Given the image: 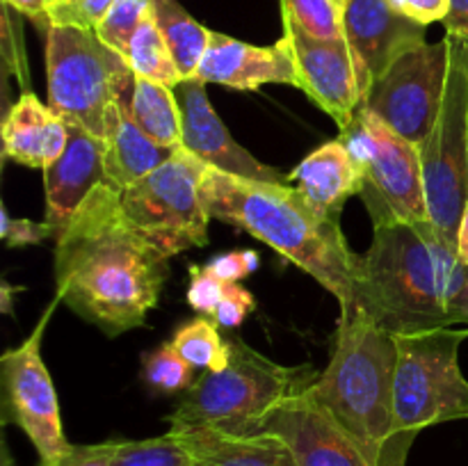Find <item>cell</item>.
Instances as JSON below:
<instances>
[{
	"instance_id": "6da1fadb",
	"label": "cell",
	"mask_w": 468,
	"mask_h": 466,
	"mask_svg": "<svg viewBox=\"0 0 468 466\" xmlns=\"http://www.w3.org/2000/svg\"><path fill=\"white\" fill-rule=\"evenodd\" d=\"M169 274L123 213L119 190L101 183L55 238L58 297L108 336L142 327Z\"/></svg>"
},
{
	"instance_id": "7a4b0ae2",
	"label": "cell",
	"mask_w": 468,
	"mask_h": 466,
	"mask_svg": "<svg viewBox=\"0 0 468 466\" xmlns=\"http://www.w3.org/2000/svg\"><path fill=\"white\" fill-rule=\"evenodd\" d=\"M352 311L393 336L468 323V265L430 219L378 227Z\"/></svg>"
},
{
	"instance_id": "3957f363",
	"label": "cell",
	"mask_w": 468,
	"mask_h": 466,
	"mask_svg": "<svg viewBox=\"0 0 468 466\" xmlns=\"http://www.w3.org/2000/svg\"><path fill=\"white\" fill-rule=\"evenodd\" d=\"M210 217L242 228L304 270L341 304H355L361 256L355 254L341 224L320 217L291 183L251 181L208 167L201 181Z\"/></svg>"
},
{
	"instance_id": "277c9868",
	"label": "cell",
	"mask_w": 468,
	"mask_h": 466,
	"mask_svg": "<svg viewBox=\"0 0 468 466\" xmlns=\"http://www.w3.org/2000/svg\"><path fill=\"white\" fill-rule=\"evenodd\" d=\"M396 336L361 311L341 315L334 355L311 393L352 437L373 466H407L396 437Z\"/></svg>"
},
{
	"instance_id": "5b68a950",
	"label": "cell",
	"mask_w": 468,
	"mask_h": 466,
	"mask_svg": "<svg viewBox=\"0 0 468 466\" xmlns=\"http://www.w3.org/2000/svg\"><path fill=\"white\" fill-rule=\"evenodd\" d=\"M318 379L311 365H282L245 341H229L224 368L204 373L169 416L172 432L210 428L256 434L274 407L306 391Z\"/></svg>"
},
{
	"instance_id": "8992f818",
	"label": "cell",
	"mask_w": 468,
	"mask_h": 466,
	"mask_svg": "<svg viewBox=\"0 0 468 466\" xmlns=\"http://www.w3.org/2000/svg\"><path fill=\"white\" fill-rule=\"evenodd\" d=\"M46 78L48 108L67 126L85 128L101 140H105L114 103L135 85L126 58L94 30L76 26L46 30Z\"/></svg>"
},
{
	"instance_id": "52a82bcc",
	"label": "cell",
	"mask_w": 468,
	"mask_h": 466,
	"mask_svg": "<svg viewBox=\"0 0 468 466\" xmlns=\"http://www.w3.org/2000/svg\"><path fill=\"white\" fill-rule=\"evenodd\" d=\"M466 338L468 327L396 336V437L407 450L420 429L468 418V379L460 368V345Z\"/></svg>"
},
{
	"instance_id": "ba28073f",
	"label": "cell",
	"mask_w": 468,
	"mask_h": 466,
	"mask_svg": "<svg viewBox=\"0 0 468 466\" xmlns=\"http://www.w3.org/2000/svg\"><path fill=\"white\" fill-rule=\"evenodd\" d=\"M341 142L359 167V196L375 228L430 219L419 146L364 105L341 131Z\"/></svg>"
},
{
	"instance_id": "9c48e42d",
	"label": "cell",
	"mask_w": 468,
	"mask_h": 466,
	"mask_svg": "<svg viewBox=\"0 0 468 466\" xmlns=\"http://www.w3.org/2000/svg\"><path fill=\"white\" fill-rule=\"evenodd\" d=\"M206 169L181 146L167 163L119 190L128 222L167 259L208 242L210 213L201 195Z\"/></svg>"
},
{
	"instance_id": "30bf717a",
	"label": "cell",
	"mask_w": 468,
	"mask_h": 466,
	"mask_svg": "<svg viewBox=\"0 0 468 466\" xmlns=\"http://www.w3.org/2000/svg\"><path fill=\"white\" fill-rule=\"evenodd\" d=\"M451 46L446 94L441 110L420 144L428 217L457 245L468 204V39L446 35Z\"/></svg>"
},
{
	"instance_id": "8fae6325",
	"label": "cell",
	"mask_w": 468,
	"mask_h": 466,
	"mask_svg": "<svg viewBox=\"0 0 468 466\" xmlns=\"http://www.w3.org/2000/svg\"><path fill=\"white\" fill-rule=\"evenodd\" d=\"M448 39L420 44L388 67L364 99V108L420 149L432 131L446 94Z\"/></svg>"
},
{
	"instance_id": "7c38bea8",
	"label": "cell",
	"mask_w": 468,
	"mask_h": 466,
	"mask_svg": "<svg viewBox=\"0 0 468 466\" xmlns=\"http://www.w3.org/2000/svg\"><path fill=\"white\" fill-rule=\"evenodd\" d=\"M59 297L44 311L35 332L18 347L7 350L0 359L3 368V420L14 423L27 434L39 460H55L71 443L67 441L59 418V402L53 379L41 359V338Z\"/></svg>"
},
{
	"instance_id": "4fadbf2b",
	"label": "cell",
	"mask_w": 468,
	"mask_h": 466,
	"mask_svg": "<svg viewBox=\"0 0 468 466\" xmlns=\"http://www.w3.org/2000/svg\"><path fill=\"white\" fill-rule=\"evenodd\" d=\"M282 39L292 59L297 90L304 91L343 131L364 105L347 41L311 37L286 16Z\"/></svg>"
},
{
	"instance_id": "5bb4252c",
	"label": "cell",
	"mask_w": 468,
	"mask_h": 466,
	"mask_svg": "<svg viewBox=\"0 0 468 466\" xmlns=\"http://www.w3.org/2000/svg\"><path fill=\"white\" fill-rule=\"evenodd\" d=\"M425 27L393 9L388 0H346L343 32L364 99L400 55L425 44Z\"/></svg>"
},
{
	"instance_id": "9a60e30c",
	"label": "cell",
	"mask_w": 468,
	"mask_h": 466,
	"mask_svg": "<svg viewBox=\"0 0 468 466\" xmlns=\"http://www.w3.org/2000/svg\"><path fill=\"white\" fill-rule=\"evenodd\" d=\"M259 432L282 437L300 466H373L311 387L274 407Z\"/></svg>"
},
{
	"instance_id": "2e32d148",
	"label": "cell",
	"mask_w": 468,
	"mask_h": 466,
	"mask_svg": "<svg viewBox=\"0 0 468 466\" xmlns=\"http://www.w3.org/2000/svg\"><path fill=\"white\" fill-rule=\"evenodd\" d=\"M178 108H181V132L183 149L206 163L208 167L224 174L251 181L288 183L286 174L256 160L247 149H242L231 132L227 131L222 119L210 105L206 94V82L199 78H187L174 87Z\"/></svg>"
},
{
	"instance_id": "e0dca14e",
	"label": "cell",
	"mask_w": 468,
	"mask_h": 466,
	"mask_svg": "<svg viewBox=\"0 0 468 466\" xmlns=\"http://www.w3.org/2000/svg\"><path fill=\"white\" fill-rule=\"evenodd\" d=\"M101 183H108L103 140L85 128L69 126L67 149L44 169L46 222L53 227L55 238Z\"/></svg>"
},
{
	"instance_id": "ac0fdd59",
	"label": "cell",
	"mask_w": 468,
	"mask_h": 466,
	"mask_svg": "<svg viewBox=\"0 0 468 466\" xmlns=\"http://www.w3.org/2000/svg\"><path fill=\"white\" fill-rule=\"evenodd\" d=\"M195 78L240 91H254L268 82L297 87L295 69L283 39L274 46H254L222 32L210 35L208 50L201 58Z\"/></svg>"
},
{
	"instance_id": "d6986e66",
	"label": "cell",
	"mask_w": 468,
	"mask_h": 466,
	"mask_svg": "<svg viewBox=\"0 0 468 466\" xmlns=\"http://www.w3.org/2000/svg\"><path fill=\"white\" fill-rule=\"evenodd\" d=\"M288 183L297 187L320 217L341 224L343 206L350 196H359L361 176L350 151L338 137L306 155L288 174Z\"/></svg>"
},
{
	"instance_id": "ffe728a7",
	"label": "cell",
	"mask_w": 468,
	"mask_h": 466,
	"mask_svg": "<svg viewBox=\"0 0 468 466\" xmlns=\"http://www.w3.org/2000/svg\"><path fill=\"white\" fill-rule=\"evenodd\" d=\"M67 142V122L32 91H23L3 119V155L26 167L48 169L64 154Z\"/></svg>"
},
{
	"instance_id": "44dd1931",
	"label": "cell",
	"mask_w": 468,
	"mask_h": 466,
	"mask_svg": "<svg viewBox=\"0 0 468 466\" xmlns=\"http://www.w3.org/2000/svg\"><path fill=\"white\" fill-rule=\"evenodd\" d=\"M133 94V91H131ZM131 94L122 96L110 112L108 132H105V176L117 190L133 185L160 164L167 163L176 149L151 140L131 112Z\"/></svg>"
},
{
	"instance_id": "7402d4cb",
	"label": "cell",
	"mask_w": 468,
	"mask_h": 466,
	"mask_svg": "<svg viewBox=\"0 0 468 466\" xmlns=\"http://www.w3.org/2000/svg\"><path fill=\"white\" fill-rule=\"evenodd\" d=\"M176 434L190 450V466H300L277 434H231L210 428Z\"/></svg>"
},
{
	"instance_id": "603a6c76",
	"label": "cell",
	"mask_w": 468,
	"mask_h": 466,
	"mask_svg": "<svg viewBox=\"0 0 468 466\" xmlns=\"http://www.w3.org/2000/svg\"><path fill=\"white\" fill-rule=\"evenodd\" d=\"M131 112L137 126L151 140L169 146V149H181V108H178L172 87L146 80V78H135L131 94Z\"/></svg>"
},
{
	"instance_id": "cb8c5ba5",
	"label": "cell",
	"mask_w": 468,
	"mask_h": 466,
	"mask_svg": "<svg viewBox=\"0 0 468 466\" xmlns=\"http://www.w3.org/2000/svg\"><path fill=\"white\" fill-rule=\"evenodd\" d=\"M154 18L172 50L183 80L195 78L201 58L208 50L213 30L195 21L178 0H154Z\"/></svg>"
},
{
	"instance_id": "d4e9b609",
	"label": "cell",
	"mask_w": 468,
	"mask_h": 466,
	"mask_svg": "<svg viewBox=\"0 0 468 466\" xmlns=\"http://www.w3.org/2000/svg\"><path fill=\"white\" fill-rule=\"evenodd\" d=\"M123 58H126L135 78H146V80L160 82V85H167L172 90L183 80L154 14L140 23L135 35L128 41Z\"/></svg>"
},
{
	"instance_id": "484cf974",
	"label": "cell",
	"mask_w": 468,
	"mask_h": 466,
	"mask_svg": "<svg viewBox=\"0 0 468 466\" xmlns=\"http://www.w3.org/2000/svg\"><path fill=\"white\" fill-rule=\"evenodd\" d=\"M178 355L192 365V368L213 373L227 365L229 361V341L219 336V329L215 320L195 318L190 323L181 324L174 334L172 341Z\"/></svg>"
},
{
	"instance_id": "4316f807",
	"label": "cell",
	"mask_w": 468,
	"mask_h": 466,
	"mask_svg": "<svg viewBox=\"0 0 468 466\" xmlns=\"http://www.w3.org/2000/svg\"><path fill=\"white\" fill-rule=\"evenodd\" d=\"M190 461L183 439L169 429L163 437L144 441H117L110 466H190Z\"/></svg>"
},
{
	"instance_id": "83f0119b",
	"label": "cell",
	"mask_w": 468,
	"mask_h": 466,
	"mask_svg": "<svg viewBox=\"0 0 468 466\" xmlns=\"http://www.w3.org/2000/svg\"><path fill=\"white\" fill-rule=\"evenodd\" d=\"M282 16L318 39H346L338 0H282Z\"/></svg>"
},
{
	"instance_id": "f1b7e54d",
	"label": "cell",
	"mask_w": 468,
	"mask_h": 466,
	"mask_svg": "<svg viewBox=\"0 0 468 466\" xmlns=\"http://www.w3.org/2000/svg\"><path fill=\"white\" fill-rule=\"evenodd\" d=\"M154 14V0H114L101 23L96 26V35L110 46V48L126 53L128 41L135 35L140 23Z\"/></svg>"
},
{
	"instance_id": "f546056e",
	"label": "cell",
	"mask_w": 468,
	"mask_h": 466,
	"mask_svg": "<svg viewBox=\"0 0 468 466\" xmlns=\"http://www.w3.org/2000/svg\"><path fill=\"white\" fill-rule=\"evenodd\" d=\"M192 370L195 368L178 355L172 343H165L158 350L144 355V379L160 393H178L190 388L195 384Z\"/></svg>"
},
{
	"instance_id": "4dcf8cb0",
	"label": "cell",
	"mask_w": 468,
	"mask_h": 466,
	"mask_svg": "<svg viewBox=\"0 0 468 466\" xmlns=\"http://www.w3.org/2000/svg\"><path fill=\"white\" fill-rule=\"evenodd\" d=\"M114 0H53L50 3V26H76L96 30L101 18L108 14Z\"/></svg>"
},
{
	"instance_id": "1f68e13d",
	"label": "cell",
	"mask_w": 468,
	"mask_h": 466,
	"mask_svg": "<svg viewBox=\"0 0 468 466\" xmlns=\"http://www.w3.org/2000/svg\"><path fill=\"white\" fill-rule=\"evenodd\" d=\"M5 5V3H3ZM14 9L5 5L3 9V59L5 69L16 73L21 85L26 91H30V76H27V62H26V50H23V35H21V21L14 18Z\"/></svg>"
},
{
	"instance_id": "d6a6232c",
	"label": "cell",
	"mask_w": 468,
	"mask_h": 466,
	"mask_svg": "<svg viewBox=\"0 0 468 466\" xmlns=\"http://www.w3.org/2000/svg\"><path fill=\"white\" fill-rule=\"evenodd\" d=\"M229 283L219 281L218 277L199 265H190V288H187V302L195 311L204 315H213L218 304L222 302Z\"/></svg>"
},
{
	"instance_id": "836d02e7",
	"label": "cell",
	"mask_w": 468,
	"mask_h": 466,
	"mask_svg": "<svg viewBox=\"0 0 468 466\" xmlns=\"http://www.w3.org/2000/svg\"><path fill=\"white\" fill-rule=\"evenodd\" d=\"M256 309V300L247 288H242L240 283H229L227 292H224L222 302L218 304L215 313L210 318L219 324V327L233 329L238 324H242V320Z\"/></svg>"
},
{
	"instance_id": "e575fe53",
	"label": "cell",
	"mask_w": 468,
	"mask_h": 466,
	"mask_svg": "<svg viewBox=\"0 0 468 466\" xmlns=\"http://www.w3.org/2000/svg\"><path fill=\"white\" fill-rule=\"evenodd\" d=\"M261 265L259 254L254 249H242V251H229V254L218 256V259L210 260L208 265H204L213 277H218L224 283H238L240 279H245L247 274L256 272Z\"/></svg>"
},
{
	"instance_id": "d590c367",
	"label": "cell",
	"mask_w": 468,
	"mask_h": 466,
	"mask_svg": "<svg viewBox=\"0 0 468 466\" xmlns=\"http://www.w3.org/2000/svg\"><path fill=\"white\" fill-rule=\"evenodd\" d=\"M117 441L91 443V446H69L55 460H41L39 466H110Z\"/></svg>"
},
{
	"instance_id": "8d00e7d4",
	"label": "cell",
	"mask_w": 468,
	"mask_h": 466,
	"mask_svg": "<svg viewBox=\"0 0 468 466\" xmlns=\"http://www.w3.org/2000/svg\"><path fill=\"white\" fill-rule=\"evenodd\" d=\"M0 219H3V228L0 236L5 238L9 247H23V245H37V242L46 240V238H55L53 227L48 222H32V219H12L7 210L0 208Z\"/></svg>"
},
{
	"instance_id": "74e56055",
	"label": "cell",
	"mask_w": 468,
	"mask_h": 466,
	"mask_svg": "<svg viewBox=\"0 0 468 466\" xmlns=\"http://www.w3.org/2000/svg\"><path fill=\"white\" fill-rule=\"evenodd\" d=\"M388 5L423 26L443 21L451 9V0H388Z\"/></svg>"
},
{
	"instance_id": "f35d334b",
	"label": "cell",
	"mask_w": 468,
	"mask_h": 466,
	"mask_svg": "<svg viewBox=\"0 0 468 466\" xmlns=\"http://www.w3.org/2000/svg\"><path fill=\"white\" fill-rule=\"evenodd\" d=\"M3 3L9 5L21 16L30 18L44 32L50 27V3L53 0H3Z\"/></svg>"
},
{
	"instance_id": "ab89813d",
	"label": "cell",
	"mask_w": 468,
	"mask_h": 466,
	"mask_svg": "<svg viewBox=\"0 0 468 466\" xmlns=\"http://www.w3.org/2000/svg\"><path fill=\"white\" fill-rule=\"evenodd\" d=\"M443 26H446V35L468 39V0H451Z\"/></svg>"
},
{
	"instance_id": "60d3db41",
	"label": "cell",
	"mask_w": 468,
	"mask_h": 466,
	"mask_svg": "<svg viewBox=\"0 0 468 466\" xmlns=\"http://www.w3.org/2000/svg\"><path fill=\"white\" fill-rule=\"evenodd\" d=\"M457 254L468 265V204L464 208V215H462L460 233H457Z\"/></svg>"
},
{
	"instance_id": "b9f144b4",
	"label": "cell",
	"mask_w": 468,
	"mask_h": 466,
	"mask_svg": "<svg viewBox=\"0 0 468 466\" xmlns=\"http://www.w3.org/2000/svg\"><path fill=\"white\" fill-rule=\"evenodd\" d=\"M0 466H16L14 464L12 455H9V448L5 446V443H3V461H0Z\"/></svg>"
},
{
	"instance_id": "7bdbcfd3",
	"label": "cell",
	"mask_w": 468,
	"mask_h": 466,
	"mask_svg": "<svg viewBox=\"0 0 468 466\" xmlns=\"http://www.w3.org/2000/svg\"><path fill=\"white\" fill-rule=\"evenodd\" d=\"M338 5H341V7H343V5H346V0H338Z\"/></svg>"
}]
</instances>
